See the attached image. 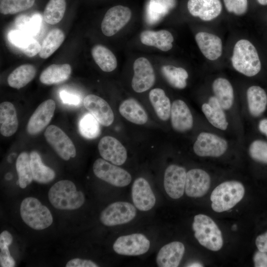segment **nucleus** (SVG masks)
I'll list each match as a JSON object with an SVG mask.
<instances>
[{"label":"nucleus","mask_w":267,"mask_h":267,"mask_svg":"<svg viewBox=\"0 0 267 267\" xmlns=\"http://www.w3.org/2000/svg\"><path fill=\"white\" fill-rule=\"evenodd\" d=\"M48 200L56 209L75 210L81 207L85 202L84 194L77 191L75 184L68 180L58 181L49 189Z\"/></svg>","instance_id":"f257e3e1"},{"label":"nucleus","mask_w":267,"mask_h":267,"mask_svg":"<svg viewBox=\"0 0 267 267\" xmlns=\"http://www.w3.org/2000/svg\"><path fill=\"white\" fill-rule=\"evenodd\" d=\"M231 62L236 71L248 77L257 75L261 68V61L256 48L247 40H240L236 43Z\"/></svg>","instance_id":"f03ea898"},{"label":"nucleus","mask_w":267,"mask_h":267,"mask_svg":"<svg viewBox=\"0 0 267 267\" xmlns=\"http://www.w3.org/2000/svg\"><path fill=\"white\" fill-rule=\"evenodd\" d=\"M244 193V187L241 182L235 180L223 182L211 193L212 208L218 213L227 211L242 200Z\"/></svg>","instance_id":"7ed1b4c3"},{"label":"nucleus","mask_w":267,"mask_h":267,"mask_svg":"<svg viewBox=\"0 0 267 267\" xmlns=\"http://www.w3.org/2000/svg\"><path fill=\"white\" fill-rule=\"evenodd\" d=\"M192 228L195 237L201 245L214 251L222 248L223 239L221 231L211 218L203 214L195 216Z\"/></svg>","instance_id":"20e7f679"},{"label":"nucleus","mask_w":267,"mask_h":267,"mask_svg":"<svg viewBox=\"0 0 267 267\" xmlns=\"http://www.w3.org/2000/svg\"><path fill=\"white\" fill-rule=\"evenodd\" d=\"M20 215L24 222L35 230H42L49 227L53 218L49 209L37 198L27 197L21 202Z\"/></svg>","instance_id":"39448f33"},{"label":"nucleus","mask_w":267,"mask_h":267,"mask_svg":"<svg viewBox=\"0 0 267 267\" xmlns=\"http://www.w3.org/2000/svg\"><path fill=\"white\" fill-rule=\"evenodd\" d=\"M92 168L97 178L115 186L125 187L131 182L132 176L129 173L104 159H96Z\"/></svg>","instance_id":"423d86ee"},{"label":"nucleus","mask_w":267,"mask_h":267,"mask_svg":"<svg viewBox=\"0 0 267 267\" xmlns=\"http://www.w3.org/2000/svg\"><path fill=\"white\" fill-rule=\"evenodd\" d=\"M136 215L135 207L132 204L119 201L108 205L100 214V220L105 225L112 226L128 223Z\"/></svg>","instance_id":"0eeeda50"},{"label":"nucleus","mask_w":267,"mask_h":267,"mask_svg":"<svg viewBox=\"0 0 267 267\" xmlns=\"http://www.w3.org/2000/svg\"><path fill=\"white\" fill-rule=\"evenodd\" d=\"M44 135L61 158L68 160L75 157L76 150L73 142L60 128L55 125H50L46 129Z\"/></svg>","instance_id":"6e6552de"},{"label":"nucleus","mask_w":267,"mask_h":267,"mask_svg":"<svg viewBox=\"0 0 267 267\" xmlns=\"http://www.w3.org/2000/svg\"><path fill=\"white\" fill-rule=\"evenodd\" d=\"M227 146L224 139L212 133L202 132L197 137L193 150L199 156L218 157L225 153Z\"/></svg>","instance_id":"1a4fd4ad"},{"label":"nucleus","mask_w":267,"mask_h":267,"mask_svg":"<svg viewBox=\"0 0 267 267\" xmlns=\"http://www.w3.org/2000/svg\"><path fill=\"white\" fill-rule=\"evenodd\" d=\"M150 241L141 233H134L118 237L113 245L114 251L120 255L138 256L146 253Z\"/></svg>","instance_id":"9d476101"},{"label":"nucleus","mask_w":267,"mask_h":267,"mask_svg":"<svg viewBox=\"0 0 267 267\" xmlns=\"http://www.w3.org/2000/svg\"><path fill=\"white\" fill-rule=\"evenodd\" d=\"M132 12L129 8L116 5L109 9L101 24L103 34L111 37L121 30L130 21Z\"/></svg>","instance_id":"9b49d317"},{"label":"nucleus","mask_w":267,"mask_h":267,"mask_svg":"<svg viewBox=\"0 0 267 267\" xmlns=\"http://www.w3.org/2000/svg\"><path fill=\"white\" fill-rule=\"evenodd\" d=\"M134 75L132 81L134 90L140 93L147 90L154 85L155 76L149 60L143 57L137 58L133 65Z\"/></svg>","instance_id":"f8f14e48"},{"label":"nucleus","mask_w":267,"mask_h":267,"mask_svg":"<svg viewBox=\"0 0 267 267\" xmlns=\"http://www.w3.org/2000/svg\"><path fill=\"white\" fill-rule=\"evenodd\" d=\"M185 169L182 167L171 165L165 170L164 178L165 190L173 199L180 198L185 190L186 178Z\"/></svg>","instance_id":"ddd939ff"},{"label":"nucleus","mask_w":267,"mask_h":267,"mask_svg":"<svg viewBox=\"0 0 267 267\" xmlns=\"http://www.w3.org/2000/svg\"><path fill=\"white\" fill-rule=\"evenodd\" d=\"M55 101L51 99L41 103L30 118L27 125V131L36 135L43 131L50 123L55 109Z\"/></svg>","instance_id":"4468645a"},{"label":"nucleus","mask_w":267,"mask_h":267,"mask_svg":"<svg viewBox=\"0 0 267 267\" xmlns=\"http://www.w3.org/2000/svg\"><path fill=\"white\" fill-rule=\"evenodd\" d=\"M98 148L102 158L114 165H122L127 160L126 149L113 136L103 137L98 143Z\"/></svg>","instance_id":"2eb2a0df"},{"label":"nucleus","mask_w":267,"mask_h":267,"mask_svg":"<svg viewBox=\"0 0 267 267\" xmlns=\"http://www.w3.org/2000/svg\"><path fill=\"white\" fill-rule=\"evenodd\" d=\"M83 104L102 126L108 127L113 122V112L108 103L103 98L94 94H89L84 98Z\"/></svg>","instance_id":"dca6fc26"},{"label":"nucleus","mask_w":267,"mask_h":267,"mask_svg":"<svg viewBox=\"0 0 267 267\" xmlns=\"http://www.w3.org/2000/svg\"><path fill=\"white\" fill-rule=\"evenodd\" d=\"M132 200L139 210L147 211L155 204L156 198L148 182L143 178H137L132 188Z\"/></svg>","instance_id":"f3484780"},{"label":"nucleus","mask_w":267,"mask_h":267,"mask_svg":"<svg viewBox=\"0 0 267 267\" xmlns=\"http://www.w3.org/2000/svg\"><path fill=\"white\" fill-rule=\"evenodd\" d=\"M210 182V177L206 172L199 169H191L186 173L185 193L191 197H202L208 191Z\"/></svg>","instance_id":"a211bd4d"},{"label":"nucleus","mask_w":267,"mask_h":267,"mask_svg":"<svg viewBox=\"0 0 267 267\" xmlns=\"http://www.w3.org/2000/svg\"><path fill=\"white\" fill-rule=\"evenodd\" d=\"M187 8L192 16L210 21L220 14L222 5L220 0H188Z\"/></svg>","instance_id":"6ab92c4d"},{"label":"nucleus","mask_w":267,"mask_h":267,"mask_svg":"<svg viewBox=\"0 0 267 267\" xmlns=\"http://www.w3.org/2000/svg\"><path fill=\"white\" fill-rule=\"evenodd\" d=\"M170 116L172 127L177 132H186L193 126V120L190 110L181 100H176L173 102Z\"/></svg>","instance_id":"aec40b11"},{"label":"nucleus","mask_w":267,"mask_h":267,"mask_svg":"<svg viewBox=\"0 0 267 267\" xmlns=\"http://www.w3.org/2000/svg\"><path fill=\"white\" fill-rule=\"evenodd\" d=\"M185 251L184 245L179 241H174L163 246L159 250L156 263L160 267H178Z\"/></svg>","instance_id":"412c9836"},{"label":"nucleus","mask_w":267,"mask_h":267,"mask_svg":"<svg viewBox=\"0 0 267 267\" xmlns=\"http://www.w3.org/2000/svg\"><path fill=\"white\" fill-rule=\"evenodd\" d=\"M195 40L201 51L207 59L215 60L221 56L222 42L219 37L201 32L196 34Z\"/></svg>","instance_id":"4be33fe9"},{"label":"nucleus","mask_w":267,"mask_h":267,"mask_svg":"<svg viewBox=\"0 0 267 267\" xmlns=\"http://www.w3.org/2000/svg\"><path fill=\"white\" fill-rule=\"evenodd\" d=\"M10 43L26 56L31 57L41 51V45L31 35L21 31H11L8 35Z\"/></svg>","instance_id":"5701e85b"},{"label":"nucleus","mask_w":267,"mask_h":267,"mask_svg":"<svg viewBox=\"0 0 267 267\" xmlns=\"http://www.w3.org/2000/svg\"><path fill=\"white\" fill-rule=\"evenodd\" d=\"M18 127L16 111L12 103L4 101L0 104V132L4 136L14 134Z\"/></svg>","instance_id":"b1692460"},{"label":"nucleus","mask_w":267,"mask_h":267,"mask_svg":"<svg viewBox=\"0 0 267 267\" xmlns=\"http://www.w3.org/2000/svg\"><path fill=\"white\" fill-rule=\"evenodd\" d=\"M140 39L143 44L154 46L163 51L170 50L174 41L172 34L165 30L158 31L145 30L141 33Z\"/></svg>","instance_id":"393cba45"},{"label":"nucleus","mask_w":267,"mask_h":267,"mask_svg":"<svg viewBox=\"0 0 267 267\" xmlns=\"http://www.w3.org/2000/svg\"><path fill=\"white\" fill-rule=\"evenodd\" d=\"M202 110L208 121L215 127L225 130L228 126L226 116L215 96H211L208 103H204Z\"/></svg>","instance_id":"a878e982"},{"label":"nucleus","mask_w":267,"mask_h":267,"mask_svg":"<svg viewBox=\"0 0 267 267\" xmlns=\"http://www.w3.org/2000/svg\"><path fill=\"white\" fill-rule=\"evenodd\" d=\"M71 71V66L68 64H52L41 73L40 80L47 85L59 84L69 78Z\"/></svg>","instance_id":"bb28decb"},{"label":"nucleus","mask_w":267,"mask_h":267,"mask_svg":"<svg viewBox=\"0 0 267 267\" xmlns=\"http://www.w3.org/2000/svg\"><path fill=\"white\" fill-rule=\"evenodd\" d=\"M121 115L128 121L137 125L146 123L148 116L142 107L134 99L124 100L119 106Z\"/></svg>","instance_id":"cd10ccee"},{"label":"nucleus","mask_w":267,"mask_h":267,"mask_svg":"<svg viewBox=\"0 0 267 267\" xmlns=\"http://www.w3.org/2000/svg\"><path fill=\"white\" fill-rule=\"evenodd\" d=\"M248 109L251 115L257 117L264 112L267 105V95L259 86H253L247 91Z\"/></svg>","instance_id":"c85d7f7f"},{"label":"nucleus","mask_w":267,"mask_h":267,"mask_svg":"<svg viewBox=\"0 0 267 267\" xmlns=\"http://www.w3.org/2000/svg\"><path fill=\"white\" fill-rule=\"evenodd\" d=\"M30 156L33 179L40 183H47L53 180L55 176L54 171L43 163L39 153L32 151Z\"/></svg>","instance_id":"c756f323"},{"label":"nucleus","mask_w":267,"mask_h":267,"mask_svg":"<svg viewBox=\"0 0 267 267\" xmlns=\"http://www.w3.org/2000/svg\"><path fill=\"white\" fill-rule=\"evenodd\" d=\"M215 96L223 110H228L232 106L234 100L233 88L226 79L219 78L216 79L212 85Z\"/></svg>","instance_id":"7c9ffc66"},{"label":"nucleus","mask_w":267,"mask_h":267,"mask_svg":"<svg viewBox=\"0 0 267 267\" xmlns=\"http://www.w3.org/2000/svg\"><path fill=\"white\" fill-rule=\"evenodd\" d=\"M150 102L158 118L167 121L171 115L172 105L164 91L159 88L152 89L149 94Z\"/></svg>","instance_id":"2f4dec72"},{"label":"nucleus","mask_w":267,"mask_h":267,"mask_svg":"<svg viewBox=\"0 0 267 267\" xmlns=\"http://www.w3.org/2000/svg\"><path fill=\"white\" fill-rule=\"evenodd\" d=\"M176 5V0H150L146 9V18L150 24L161 20Z\"/></svg>","instance_id":"473e14b6"},{"label":"nucleus","mask_w":267,"mask_h":267,"mask_svg":"<svg viewBox=\"0 0 267 267\" xmlns=\"http://www.w3.org/2000/svg\"><path fill=\"white\" fill-rule=\"evenodd\" d=\"M36 74V69L33 65L29 64L21 65L9 75L7 83L10 87L19 89L30 82Z\"/></svg>","instance_id":"72a5a7b5"},{"label":"nucleus","mask_w":267,"mask_h":267,"mask_svg":"<svg viewBox=\"0 0 267 267\" xmlns=\"http://www.w3.org/2000/svg\"><path fill=\"white\" fill-rule=\"evenodd\" d=\"M91 54L94 61L102 71L110 72L117 67L115 56L105 46L101 44L95 45L91 49Z\"/></svg>","instance_id":"f704fd0d"},{"label":"nucleus","mask_w":267,"mask_h":267,"mask_svg":"<svg viewBox=\"0 0 267 267\" xmlns=\"http://www.w3.org/2000/svg\"><path fill=\"white\" fill-rule=\"evenodd\" d=\"M65 39L63 31L58 28L51 30L46 35L41 45L39 54L40 57L46 59L61 45Z\"/></svg>","instance_id":"c9c22d12"},{"label":"nucleus","mask_w":267,"mask_h":267,"mask_svg":"<svg viewBox=\"0 0 267 267\" xmlns=\"http://www.w3.org/2000/svg\"><path fill=\"white\" fill-rule=\"evenodd\" d=\"M16 168L19 186L21 188H25L33 179L30 154L26 152L21 153L16 160Z\"/></svg>","instance_id":"e433bc0d"},{"label":"nucleus","mask_w":267,"mask_h":267,"mask_svg":"<svg viewBox=\"0 0 267 267\" xmlns=\"http://www.w3.org/2000/svg\"><path fill=\"white\" fill-rule=\"evenodd\" d=\"M161 71L166 81L173 87L178 89H183L186 87V80L188 75L184 69L172 65H166L162 67Z\"/></svg>","instance_id":"4c0bfd02"},{"label":"nucleus","mask_w":267,"mask_h":267,"mask_svg":"<svg viewBox=\"0 0 267 267\" xmlns=\"http://www.w3.org/2000/svg\"><path fill=\"white\" fill-rule=\"evenodd\" d=\"M66 6L65 0H49L44 11V20L51 25L59 23L64 15Z\"/></svg>","instance_id":"58836bf2"},{"label":"nucleus","mask_w":267,"mask_h":267,"mask_svg":"<svg viewBox=\"0 0 267 267\" xmlns=\"http://www.w3.org/2000/svg\"><path fill=\"white\" fill-rule=\"evenodd\" d=\"M99 123L89 113L85 114L79 122V130L80 134L87 139H94L101 133Z\"/></svg>","instance_id":"ea45409f"},{"label":"nucleus","mask_w":267,"mask_h":267,"mask_svg":"<svg viewBox=\"0 0 267 267\" xmlns=\"http://www.w3.org/2000/svg\"><path fill=\"white\" fill-rule=\"evenodd\" d=\"M42 17L39 13L30 17L27 15H20L15 20L16 26L20 30L31 35H36L40 30Z\"/></svg>","instance_id":"a19ab883"},{"label":"nucleus","mask_w":267,"mask_h":267,"mask_svg":"<svg viewBox=\"0 0 267 267\" xmlns=\"http://www.w3.org/2000/svg\"><path fill=\"white\" fill-rule=\"evenodd\" d=\"M13 241L11 234L4 230L0 234V265L1 267H13L15 263L11 256L8 247Z\"/></svg>","instance_id":"79ce46f5"},{"label":"nucleus","mask_w":267,"mask_h":267,"mask_svg":"<svg viewBox=\"0 0 267 267\" xmlns=\"http://www.w3.org/2000/svg\"><path fill=\"white\" fill-rule=\"evenodd\" d=\"M35 0H0L1 14H13L27 10L34 4Z\"/></svg>","instance_id":"37998d69"},{"label":"nucleus","mask_w":267,"mask_h":267,"mask_svg":"<svg viewBox=\"0 0 267 267\" xmlns=\"http://www.w3.org/2000/svg\"><path fill=\"white\" fill-rule=\"evenodd\" d=\"M249 153L254 160L267 164V142L262 140H254L249 146Z\"/></svg>","instance_id":"c03bdc74"},{"label":"nucleus","mask_w":267,"mask_h":267,"mask_svg":"<svg viewBox=\"0 0 267 267\" xmlns=\"http://www.w3.org/2000/svg\"><path fill=\"white\" fill-rule=\"evenodd\" d=\"M227 10L237 15L244 14L247 9V0H223Z\"/></svg>","instance_id":"a18cd8bd"},{"label":"nucleus","mask_w":267,"mask_h":267,"mask_svg":"<svg viewBox=\"0 0 267 267\" xmlns=\"http://www.w3.org/2000/svg\"><path fill=\"white\" fill-rule=\"evenodd\" d=\"M60 96L62 101L65 104L77 106L80 103L82 99L77 94L69 92L65 90L60 92Z\"/></svg>","instance_id":"49530a36"},{"label":"nucleus","mask_w":267,"mask_h":267,"mask_svg":"<svg viewBox=\"0 0 267 267\" xmlns=\"http://www.w3.org/2000/svg\"><path fill=\"white\" fill-rule=\"evenodd\" d=\"M66 267H97L98 266L93 261L75 258L68 261Z\"/></svg>","instance_id":"de8ad7c7"},{"label":"nucleus","mask_w":267,"mask_h":267,"mask_svg":"<svg viewBox=\"0 0 267 267\" xmlns=\"http://www.w3.org/2000/svg\"><path fill=\"white\" fill-rule=\"evenodd\" d=\"M253 261L256 267H267V253L259 250L254 254Z\"/></svg>","instance_id":"09e8293b"},{"label":"nucleus","mask_w":267,"mask_h":267,"mask_svg":"<svg viewBox=\"0 0 267 267\" xmlns=\"http://www.w3.org/2000/svg\"><path fill=\"white\" fill-rule=\"evenodd\" d=\"M256 245L259 251L267 253V232L257 236Z\"/></svg>","instance_id":"8fccbe9b"},{"label":"nucleus","mask_w":267,"mask_h":267,"mask_svg":"<svg viewBox=\"0 0 267 267\" xmlns=\"http://www.w3.org/2000/svg\"><path fill=\"white\" fill-rule=\"evenodd\" d=\"M259 131L267 136V119L261 120L259 124Z\"/></svg>","instance_id":"3c124183"},{"label":"nucleus","mask_w":267,"mask_h":267,"mask_svg":"<svg viewBox=\"0 0 267 267\" xmlns=\"http://www.w3.org/2000/svg\"><path fill=\"white\" fill-rule=\"evenodd\" d=\"M187 267H203V266L202 265V264L198 263V262H195V263H192L190 264H189L188 266H187Z\"/></svg>","instance_id":"603ef678"},{"label":"nucleus","mask_w":267,"mask_h":267,"mask_svg":"<svg viewBox=\"0 0 267 267\" xmlns=\"http://www.w3.org/2000/svg\"><path fill=\"white\" fill-rule=\"evenodd\" d=\"M257 1L261 5H267V0H257Z\"/></svg>","instance_id":"864d4df0"},{"label":"nucleus","mask_w":267,"mask_h":267,"mask_svg":"<svg viewBox=\"0 0 267 267\" xmlns=\"http://www.w3.org/2000/svg\"><path fill=\"white\" fill-rule=\"evenodd\" d=\"M11 178H12V176H11V174L8 173L5 176V178L6 179H7V180H9V179H11Z\"/></svg>","instance_id":"5fc2aeb1"}]
</instances>
